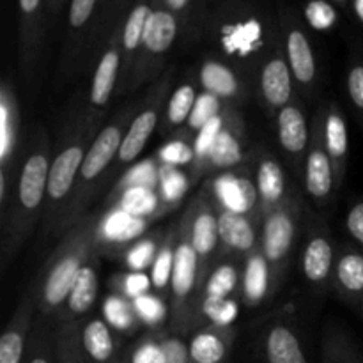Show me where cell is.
<instances>
[{
    "label": "cell",
    "mask_w": 363,
    "mask_h": 363,
    "mask_svg": "<svg viewBox=\"0 0 363 363\" xmlns=\"http://www.w3.org/2000/svg\"><path fill=\"white\" fill-rule=\"evenodd\" d=\"M238 314H240V303L236 298L204 296L199 305V319L202 326H233Z\"/></svg>",
    "instance_id": "ab89813d"
},
{
    "label": "cell",
    "mask_w": 363,
    "mask_h": 363,
    "mask_svg": "<svg viewBox=\"0 0 363 363\" xmlns=\"http://www.w3.org/2000/svg\"><path fill=\"white\" fill-rule=\"evenodd\" d=\"M277 121V138L279 145L286 156L287 165L291 167L294 176L303 183L305 160H307L308 147H311L312 126L305 113L301 96H298L293 103L284 106L275 117Z\"/></svg>",
    "instance_id": "d6986e66"
},
{
    "label": "cell",
    "mask_w": 363,
    "mask_h": 363,
    "mask_svg": "<svg viewBox=\"0 0 363 363\" xmlns=\"http://www.w3.org/2000/svg\"><path fill=\"white\" fill-rule=\"evenodd\" d=\"M190 354H188V344L184 342L183 335L172 333L165 330L163 337V353L160 363H188Z\"/></svg>",
    "instance_id": "c3c4849f"
},
{
    "label": "cell",
    "mask_w": 363,
    "mask_h": 363,
    "mask_svg": "<svg viewBox=\"0 0 363 363\" xmlns=\"http://www.w3.org/2000/svg\"><path fill=\"white\" fill-rule=\"evenodd\" d=\"M346 92L351 106L363 128V45L353 41L350 46L346 69Z\"/></svg>",
    "instance_id": "f35d334b"
},
{
    "label": "cell",
    "mask_w": 363,
    "mask_h": 363,
    "mask_svg": "<svg viewBox=\"0 0 363 363\" xmlns=\"http://www.w3.org/2000/svg\"><path fill=\"white\" fill-rule=\"evenodd\" d=\"M197 84L222 103L240 108L255 96L254 82L218 53H206L197 67Z\"/></svg>",
    "instance_id": "e0dca14e"
},
{
    "label": "cell",
    "mask_w": 363,
    "mask_h": 363,
    "mask_svg": "<svg viewBox=\"0 0 363 363\" xmlns=\"http://www.w3.org/2000/svg\"><path fill=\"white\" fill-rule=\"evenodd\" d=\"M99 296V252H96L87 264L82 268L80 275L77 277L71 289L69 296H67L66 303H64L62 311H60L57 321H71L80 323L94 308L96 301Z\"/></svg>",
    "instance_id": "4316f807"
},
{
    "label": "cell",
    "mask_w": 363,
    "mask_h": 363,
    "mask_svg": "<svg viewBox=\"0 0 363 363\" xmlns=\"http://www.w3.org/2000/svg\"><path fill=\"white\" fill-rule=\"evenodd\" d=\"M121 337L105 318H85L80 321V344L87 363H116Z\"/></svg>",
    "instance_id": "83f0119b"
},
{
    "label": "cell",
    "mask_w": 363,
    "mask_h": 363,
    "mask_svg": "<svg viewBox=\"0 0 363 363\" xmlns=\"http://www.w3.org/2000/svg\"><path fill=\"white\" fill-rule=\"evenodd\" d=\"M220 218V259H236L245 262L248 255L261 247V220L243 213L230 211L218 204Z\"/></svg>",
    "instance_id": "7402d4cb"
},
{
    "label": "cell",
    "mask_w": 363,
    "mask_h": 363,
    "mask_svg": "<svg viewBox=\"0 0 363 363\" xmlns=\"http://www.w3.org/2000/svg\"><path fill=\"white\" fill-rule=\"evenodd\" d=\"M188 363H194V362H188Z\"/></svg>",
    "instance_id": "9f6ffc18"
},
{
    "label": "cell",
    "mask_w": 363,
    "mask_h": 363,
    "mask_svg": "<svg viewBox=\"0 0 363 363\" xmlns=\"http://www.w3.org/2000/svg\"><path fill=\"white\" fill-rule=\"evenodd\" d=\"M177 230H179V222H174L172 225L167 227V233L162 241V247H160L155 262H152L151 269H149V277H151L152 287L162 294L167 293V291H170L174 257H176Z\"/></svg>",
    "instance_id": "d590c367"
},
{
    "label": "cell",
    "mask_w": 363,
    "mask_h": 363,
    "mask_svg": "<svg viewBox=\"0 0 363 363\" xmlns=\"http://www.w3.org/2000/svg\"><path fill=\"white\" fill-rule=\"evenodd\" d=\"M133 2L135 0H103L101 27H99V52H101L103 45L108 39L113 27L126 18Z\"/></svg>",
    "instance_id": "f6af8a7d"
},
{
    "label": "cell",
    "mask_w": 363,
    "mask_h": 363,
    "mask_svg": "<svg viewBox=\"0 0 363 363\" xmlns=\"http://www.w3.org/2000/svg\"><path fill=\"white\" fill-rule=\"evenodd\" d=\"M69 6V0H48V23L50 30L55 28V25H59L62 14L67 11Z\"/></svg>",
    "instance_id": "f907efd6"
},
{
    "label": "cell",
    "mask_w": 363,
    "mask_h": 363,
    "mask_svg": "<svg viewBox=\"0 0 363 363\" xmlns=\"http://www.w3.org/2000/svg\"><path fill=\"white\" fill-rule=\"evenodd\" d=\"M250 167L262 215L300 191L289 181L282 163L264 144H257L254 147Z\"/></svg>",
    "instance_id": "ffe728a7"
},
{
    "label": "cell",
    "mask_w": 363,
    "mask_h": 363,
    "mask_svg": "<svg viewBox=\"0 0 363 363\" xmlns=\"http://www.w3.org/2000/svg\"><path fill=\"white\" fill-rule=\"evenodd\" d=\"M330 2H332L333 6H337V7H339V9L346 11V9H350V4H351V0H330Z\"/></svg>",
    "instance_id": "f5cc1de1"
},
{
    "label": "cell",
    "mask_w": 363,
    "mask_h": 363,
    "mask_svg": "<svg viewBox=\"0 0 363 363\" xmlns=\"http://www.w3.org/2000/svg\"><path fill=\"white\" fill-rule=\"evenodd\" d=\"M38 307H35L34 289L18 303L16 311L11 315L9 323L0 335V363H23L30 344L32 330H34Z\"/></svg>",
    "instance_id": "603a6c76"
},
{
    "label": "cell",
    "mask_w": 363,
    "mask_h": 363,
    "mask_svg": "<svg viewBox=\"0 0 363 363\" xmlns=\"http://www.w3.org/2000/svg\"><path fill=\"white\" fill-rule=\"evenodd\" d=\"M282 39L277 0H211L202 43L233 62L252 82ZM255 87V85H254Z\"/></svg>",
    "instance_id": "6da1fadb"
},
{
    "label": "cell",
    "mask_w": 363,
    "mask_h": 363,
    "mask_svg": "<svg viewBox=\"0 0 363 363\" xmlns=\"http://www.w3.org/2000/svg\"><path fill=\"white\" fill-rule=\"evenodd\" d=\"M344 227H346L351 243L363 250V197L350 206L346 213V220H344Z\"/></svg>",
    "instance_id": "681fc988"
},
{
    "label": "cell",
    "mask_w": 363,
    "mask_h": 363,
    "mask_svg": "<svg viewBox=\"0 0 363 363\" xmlns=\"http://www.w3.org/2000/svg\"><path fill=\"white\" fill-rule=\"evenodd\" d=\"M321 363H363V354L346 330L330 325L323 333Z\"/></svg>",
    "instance_id": "e575fe53"
},
{
    "label": "cell",
    "mask_w": 363,
    "mask_h": 363,
    "mask_svg": "<svg viewBox=\"0 0 363 363\" xmlns=\"http://www.w3.org/2000/svg\"><path fill=\"white\" fill-rule=\"evenodd\" d=\"M223 123L208 155L190 165L191 181L204 176H218L240 167L250 165L254 147L247 137V128L238 106L223 105Z\"/></svg>",
    "instance_id": "30bf717a"
},
{
    "label": "cell",
    "mask_w": 363,
    "mask_h": 363,
    "mask_svg": "<svg viewBox=\"0 0 363 363\" xmlns=\"http://www.w3.org/2000/svg\"><path fill=\"white\" fill-rule=\"evenodd\" d=\"M179 23V43L184 48L201 45L211 0H158Z\"/></svg>",
    "instance_id": "f546056e"
},
{
    "label": "cell",
    "mask_w": 363,
    "mask_h": 363,
    "mask_svg": "<svg viewBox=\"0 0 363 363\" xmlns=\"http://www.w3.org/2000/svg\"><path fill=\"white\" fill-rule=\"evenodd\" d=\"M305 215L307 206L300 191L262 215L261 250L282 280L293 261L294 248L303 238Z\"/></svg>",
    "instance_id": "9c48e42d"
},
{
    "label": "cell",
    "mask_w": 363,
    "mask_h": 363,
    "mask_svg": "<svg viewBox=\"0 0 363 363\" xmlns=\"http://www.w3.org/2000/svg\"><path fill=\"white\" fill-rule=\"evenodd\" d=\"M181 223L188 230L191 245L199 257L201 280L204 287L209 273L220 259V218L218 201L215 199L208 184L199 190V194L188 202Z\"/></svg>",
    "instance_id": "7c38bea8"
},
{
    "label": "cell",
    "mask_w": 363,
    "mask_h": 363,
    "mask_svg": "<svg viewBox=\"0 0 363 363\" xmlns=\"http://www.w3.org/2000/svg\"><path fill=\"white\" fill-rule=\"evenodd\" d=\"M116 363H131L130 362V354H128V357H119V358H117Z\"/></svg>",
    "instance_id": "db71d44e"
},
{
    "label": "cell",
    "mask_w": 363,
    "mask_h": 363,
    "mask_svg": "<svg viewBox=\"0 0 363 363\" xmlns=\"http://www.w3.org/2000/svg\"><path fill=\"white\" fill-rule=\"evenodd\" d=\"M124 21V20H123ZM123 21L113 27L108 39L103 45L94 67L91 71V85H89L87 98H85V110L96 128L101 130L105 126L108 105L113 96L117 94L123 69V46H121V34H123Z\"/></svg>",
    "instance_id": "5bb4252c"
},
{
    "label": "cell",
    "mask_w": 363,
    "mask_h": 363,
    "mask_svg": "<svg viewBox=\"0 0 363 363\" xmlns=\"http://www.w3.org/2000/svg\"><path fill=\"white\" fill-rule=\"evenodd\" d=\"M167 229H156L147 234H142L137 240L128 243L126 247L121 248L119 255L124 268L128 272H147L155 262L156 254H158L162 241L165 238Z\"/></svg>",
    "instance_id": "836d02e7"
},
{
    "label": "cell",
    "mask_w": 363,
    "mask_h": 363,
    "mask_svg": "<svg viewBox=\"0 0 363 363\" xmlns=\"http://www.w3.org/2000/svg\"><path fill=\"white\" fill-rule=\"evenodd\" d=\"M174 77H176V69L169 67L165 74L145 91L144 99H140V108H138L137 116L131 121L123 145H121L119 158H117L116 163V176L124 167L133 163L140 156L147 142L151 140L152 133L160 128L163 110H165L167 101H169L170 92H172Z\"/></svg>",
    "instance_id": "4fadbf2b"
},
{
    "label": "cell",
    "mask_w": 363,
    "mask_h": 363,
    "mask_svg": "<svg viewBox=\"0 0 363 363\" xmlns=\"http://www.w3.org/2000/svg\"><path fill=\"white\" fill-rule=\"evenodd\" d=\"M332 291L351 307H360L363 298V250L353 243L339 245Z\"/></svg>",
    "instance_id": "d4e9b609"
},
{
    "label": "cell",
    "mask_w": 363,
    "mask_h": 363,
    "mask_svg": "<svg viewBox=\"0 0 363 363\" xmlns=\"http://www.w3.org/2000/svg\"><path fill=\"white\" fill-rule=\"evenodd\" d=\"M101 312L106 323L117 333H124V335L128 333V335H131V333H135L137 330H140L144 326L133 301L119 296V294H110L108 298H105L103 300Z\"/></svg>",
    "instance_id": "74e56055"
},
{
    "label": "cell",
    "mask_w": 363,
    "mask_h": 363,
    "mask_svg": "<svg viewBox=\"0 0 363 363\" xmlns=\"http://www.w3.org/2000/svg\"><path fill=\"white\" fill-rule=\"evenodd\" d=\"M133 303L138 315H140L142 323H144V326H149L151 330H162L160 326L163 325V321H165L167 315H169V311H167L165 305L162 303L160 298L145 294V296L135 300Z\"/></svg>",
    "instance_id": "bcb514c9"
},
{
    "label": "cell",
    "mask_w": 363,
    "mask_h": 363,
    "mask_svg": "<svg viewBox=\"0 0 363 363\" xmlns=\"http://www.w3.org/2000/svg\"><path fill=\"white\" fill-rule=\"evenodd\" d=\"M201 85L195 84L191 78L172 89L167 101L165 110H163L162 123H160V133L165 138H172L184 124L190 119L195 105H197L199 94H201Z\"/></svg>",
    "instance_id": "1f68e13d"
},
{
    "label": "cell",
    "mask_w": 363,
    "mask_h": 363,
    "mask_svg": "<svg viewBox=\"0 0 363 363\" xmlns=\"http://www.w3.org/2000/svg\"><path fill=\"white\" fill-rule=\"evenodd\" d=\"M284 52L301 99L318 98L319 94V62L311 28L305 23L301 11L289 0H277Z\"/></svg>",
    "instance_id": "ba28073f"
},
{
    "label": "cell",
    "mask_w": 363,
    "mask_h": 363,
    "mask_svg": "<svg viewBox=\"0 0 363 363\" xmlns=\"http://www.w3.org/2000/svg\"><path fill=\"white\" fill-rule=\"evenodd\" d=\"M101 223L103 215L89 213L60 238L59 245L43 264L32 286L38 318L57 321L82 268L96 252H99Z\"/></svg>",
    "instance_id": "3957f363"
},
{
    "label": "cell",
    "mask_w": 363,
    "mask_h": 363,
    "mask_svg": "<svg viewBox=\"0 0 363 363\" xmlns=\"http://www.w3.org/2000/svg\"><path fill=\"white\" fill-rule=\"evenodd\" d=\"M110 287H112L113 294H119V296L135 301L138 298L149 294V289L152 287V284L151 277L145 272H124L112 277Z\"/></svg>",
    "instance_id": "7bdbcfd3"
},
{
    "label": "cell",
    "mask_w": 363,
    "mask_h": 363,
    "mask_svg": "<svg viewBox=\"0 0 363 363\" xmlns=\"http://www.w3.org/2000/svg\"><path fill=\"white\" fill-rule=\"evenodd\" d=\"M311 126V147L305 160L303 188L307 191V197L318 208H326L335 199L337 188L333 163L326 151L325 142V101H319L312 116Z\"/></svg>",
    "instance_id": "2e32d148"
},
{
    "label": "cell",
    "mask_w": 363,
    "mask_h": 363,
    "mask_svg": "<svg viewBox=\"0 0 363 363\" xmlns=\"http://www.w3.org/2000/svg\"><path fill=\"white\" fill-rule=\"evenodd\" d=\"M262 346L268 363H308L300 335L286 319L268 326Z\"/></svg>",
    "instance_id": "4dcf8cb0"
},
{
    "label": "cell",
    "mask_w": 363,
    "mask_h": 363,
    "mask_svg": "<svg viewBox=\"0 0 363 363\" xmlns=\"http://www.w3.org/2000/svg\"><path fill=\"white\" fill-rule=\"evenodd\" d=\"M284 280L273 272L272 264L266 261L261 247L248 255L243 262L240 300L247 308H255L275 296Z\"/></svg>",
    "instance_id": "cb8c5ba5"
},
{
    "label": "cell",
    "mask_w": 363,
    "mask_h": 363,
    "mask_svg": "<svg viewBox=\"0 0 363 363\" xmlns=\"http://www.w3.org/2000/svg\"><path fill=\"white\" fill-rule=\"evenodd\" d=\"M179 23L174 14L156 0L145 25L140 52L123 98L135 94L144 85H152L165 74V71L169 69L167 66H169L170 53L179 43Z\"/></svg>",
    "instance_id": "52a82bcc"
},
{
    "label": "cell",
    "mask_w": 363,
    "mask_h": 363,
    "mask_svg": "<svg viewBox=\"0 0 363 363\" xmlns=\"http://www.w3.org/2000/svg\"><path fill=\"white\" fill-rule=\"evenodd\" d=\"M282 34V32H280ZM255 96L269 117H277V113L293 103L298 98V89L291 73L289 62L284 52V43L280 39L272 52L266 55L255 74Z\"/></svg>",
    "instance_id": "ac0fdd59"
},
{
    "label": "cell",
    "mask_w": 363,
    "mask_h": 363,
    "mask_svg": "<svg viewBox=\"0 0 363 363\" xmlns=\"http://www.w3.org/2000/svg\"><path fill=\"white\" fill-rule=\"evenodd\" d=\"M165 330H151L130 353L131 363H160L163 353Z\"/></svg>",
    "instance_id": "ee69618b"
},
{
    "label": "cell",
    "mask_w": 363,
    "mask_h": 363,
    "mask_svg": "<svg viewBox=\"0 0 363 363\" xmlns=\"http://www.w3.org/2000/svg\"><path fill=\"white\" fill-rule=\"evenodd\" d=\"M48 32V0H18V67L27 85L38 77Z\"/></svg>",
    "instance_id": "9a60e30c"
},
{
    "label": "cell",
    "mask_w": 363,
    "mask_h": 363,
    "mask_svg": "<svg viewBox=\"0 0 363 363\" xmlns=\"http://www.w3.org/2000/svg\"><path fill=\"white\" fill-rule=\"evenodd\" d=\"M350 11L354 16V20L363 27V0H351Z\"/></svg>",
    "instance_id": "816d5d0a"
},
{
    "label": "cell",
    "mask_w": 363,
    "mask_h": 363,
    "mask_svg": "<svg viewBox=\"0 0 363 363\" xmlns=\"http://www.w3.org/2000/svg\"><path fill=\"white\" fill-rule=\"evenodd\" d=\"M52 138L35 124L25 140L23 160L6 216L0 218V268L6 272L43 220L52 165Z\"/></svg>",
    "instance_id": "7a4b0ae2"
},
{
    "label": "cell",
    "mask_w": 363,
    "mask_h": 363,
    "mask_svg": "<svg viewBox=\"0 0 363 363\" xmlns=\"http://www.w3.org/2000/svg\"><path fill=\"white\" fill-rule=\"evenodd\" d=\"M23 363H57V323L35 315Z\"/></svg>",
    "instance_id": "8d00e7d4"
},
{
    "label": "cell",
    "mask_w": 363,
    "mask_h": 363,
    "mask_svg": "<svg viewBox=\"0 0 363 363\" xmlns=\"http://www.w3.org/2000/svg\"><path fill=\"white\" fill-rule=\"evenodd\" d=\"M138 108H140V101L128 103L124 108H121L116 116L106 121L105 126L99 130L92 144L89 145L77 184H74L69 208L60 225V238L71 225L89 215V208L98 199L99 191L116 177V163L119 158L121 145Z\"/></svg>",
    "instance_id": "5b68a950"
},
{
    "label": "cell",
    "mask_w": 363,
    "mask_h": 363,
    "mask_svg": "<svg viewBox=\"0 0 363 363\" xmlns=\"http://www.w3.org/2000/svg\"><path fill=\"white\" fill-rule=\"evenodd\" d=\"M360 311H362V314H363V298H362V301H360Z\"/></svg>",
    "instance_id": "11a10c76"
},
{
    "label": "cell",
    "mask_w": 363,
    "mask_h": 363,
    "mask_svg": "<svg viewBox=\"0 0 363 363\" xmlns=\"http://www.w3.org/2000/svg\"><path fill=\"white\" fill-rule=\"evenodd\" d=\"M241 279H243V262L236 259H222L216 262L215 268L209 273L204 287H202V296H216V298H236L240 296Z\"/></svg>",
    "instance_id": "d6a6232c"
},
{
    "label": "cell",
    "mask_w": 363,
    "mask_h": 363,
    "mask_svg": "<svg viewBox=\"0 0 363 363\" xmlns=\"http://www.w3.org/2000/svg\"><path fill=\"white\" fill-rule=\"evenodd\" d=\"M250 170V165L240 167L230 172L213 176V179L206 181L204 184H208L220 206L262 222L257 188H255L254 174Z\"/></svg>",
    "instance_id": "44dd1931"
},
{
    "label": "cell",
    "mask_w": 363,
    "mask_h": 363,
    "mask_svg": "<svg viewBox=\"0 0 363 363\" xmlns=\"http://www.w3.org/2000/svg\"><path fill=\"white\" fill-rule=\"evenodd\" d=\"M101 14L103 0H69L59 59V84L92 71L99 55Z\"/></svg>",
    "instance_id": "8992f818"
},
{
    "label": "cell",
    "mask_w": 363,
    "mask_h": 363,
    "mask_svg": "<svg viewBox=\"0 0 363 363\" xmlns=\"http://www.w3.org/2000/svg\"><path fill=\"white\" fill-rule=\"evenodd\" d=\"M57 323V363H87L80 344V323Z\"/></svg>",
    "instance_id": "60d3db41"
},
{
    "label": "cell",
    "mask_w": 363,
    "mask_h": 363,
    "mask_svg": "<svg viewBox=\"0 0 363 363\" xmlns=\"http://www.w3.org/2000/svg\"><path fill=\"white\" fill-rule=\"evenodd\" d=\"M195 158V152H194V145L186 144V142H181V140H170L169 144L163 145L158 152V160L160 163H165V165H191Z\"/></svg>",
    "instance_id": "7dc6e473"
},
{
    "label": "cell",
    "mask_w": 363,
    "mask_h": 363,
    "mask_svg": "<svg viewBox=\"0 0 363 363\" xmlns=\"http://www.w3.org/2000/svg\"><path fill=\"white\" fill-rule=\"evenodd\" d=\"M98 133L99 128H96L89 119L85 103H77L67 113L66 123L53 149L46 206L41 220V233L45 241L55 236L60 238V225L69 208L82 163L87 155L89 145Z\"/></svg>",
    "instance_id": "277c9868"
},
{
    "label": "cell",
    "mask_w": 363,
    "mask_h": 363,
    "mask_svg": "<svg viewBox=\"0 0 363 363\" xmlns=\"http://www.w3.org/2000/svg\"><path fill=\"white\" fill-rule=\"evenodd\" d=\"M325 142L333 163L337 194L342 190L350 165V131L344 110L335 99L325 101Z\"/></svg>",
    "instance_id": "484cf974"
},
{
    "label": "cell",
    "mask_w": 363,
    "mask_h": 363,
    "mask_svg": "<svg viewBox=\"0 0 363 363\" xmlns=\"http://www.w3.org/2000/svg\"><path fill=\"white\" fill-rule=\"evenodd\" d=\"M301 16L311 30L328 32L339 23V7L330 0H305Z\"/></svg>",
    "instance_id": "b9f144b4"
},
{
    "label": "cell",
    "mask_w": 363,
    "mask_h": 363,
    "mask_svg": "<svg viewBox=\"0 0 363 363\" xmlns=\"http://www.w3.org/2000/svg\"><path fill=\"white\" fill-rule=\"evenodd\" d=\"M236 340L233 326L204 325L194 332L188 342V354L194 363H225Z\"/></svg>",
    "instance_id": "f1b7e54d"
},
{
    "label": "cell",
    "mask_w": 363,
    "mask_h": 363,
    "mask_svg": "<svg viewBox=\"0 0 363 363\" xmlns=\"http://www.w3.org/2000/svg\"><path fill=\"white\" fill-rule=\"evenodd\" d=\"M337 250L339 245L332 236V230L325 218L319 213L307 209L303 238H301L300 266L305 284L315 294H323L332 289Z\"/></svg>",
    "instance_id": "8fae6325"
}]
</instances>
